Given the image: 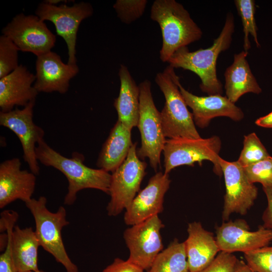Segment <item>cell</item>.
<instances>
[{"label":"cell","mask_w":272,"mask_h":272,"mask_svg":"<svg viewBox=\"0 0 272 272\" xmlns=\"http://www.w3.org/2000/svg\"><path fill=\"white\" fill-rule=\"evenodd\" d=\"M0 272H17L12 258L11 235L9 236L7 246L0 255Z\"/></svg>","instance_id":"obj_34"},{"label":"cell","mask_w":272,"mask_h":272,"mask_svg":"<svg viewBox=\"0 0 272 272\" xmlns=\"http://www.w3.org/2000/svg\"><path fill=\"white\" fill-rule=\"evenodd\" d=\"M179 88L187 106L192 110L195 125L199 128L207 127L211 120L216 117H227L236 121H240L244 117L242 110L226 96H198L185 89L180 83Z\"/></svg>","instance_id":"obj_18"},{"label":"cell","mask_w":272,"mask_h":272,"mask_svg":"<svg viewBox=\"0 0 272 272\" xmlns=\"http://www.w3.org/2000/svg\"><path fill=\"white\" fill-rule=\"evenodd\" d=\"M259 126L266 128H272V112L267 115L258 118L255 122Z\"/></svg>","instance_id":"obj_36"},{"label":"cell","mask_w":272,"mask_h":272,"mask_svg":"<svg viewBox=\"0 0 272 272\" xmlns=\"http://www.w3.org/2000/svg\"><path fill=\"white\" fill-rule=\"evenodd\" d=\"M221 145L220 139L216 135L206 139H169L163 150L164 173L169 174L178 166H193L195 162L201 166L203 161L208 160L213 164L214 172L220 176L223 174L219 163Z\"/></svg>","instance_id":"obj_7"},{"label":"cell","mask_w":272,"mask_h":272,"mask_svg":"<svg viewBox=\"0 0 272 272\" xmlns=\"http://www.w3.org/2000/svg\"><path fill=\"white\" fill-rule=\"evenodd\" d=\"M137 145L132 143L124 161L112 173L106 208L109 216H117L129 206L146 174L147 164L138 157Z\"/></svg>","instance_id":"obj_8"},{"label":"cell","mask_w":272,"mask_h":272,"mask_svg":"<svg viewBox=\"0 0 272 272\" xmlns=\"http://www.w3.org/2000/svg\"><path fill=\"white\" fill-rule=\"evenodd\" d=\"M150 17L157 22L162 36L160 51L162 61L168 62L178 49L199 40L200 28L183 5L175 0H156L151 7Z\"/></svg>","instance_id":"obj_3"},{"label":"cell","mask_w":272,"mask_h":272,"mask_svg":"<svg viewBox=\"0 0 272 272\" xmlns=\"http://www.w3.org/2000/svg\"><path fill=\"white\" fill-rule=\"evenodd\" d=\"M238 260L232 253L220 251L208 265L197 272H235Z\"/></svg>","instance_id":"obj_32"},{"label":"cell","mask_w":272,"mask_h":272,"mask_svg":"<svg viewBox=\"0 0 272 272\" xmlns=\"http://www.w3.org/2000/svg\"><path fill=\"white\" fill-rule=\"evenodd\" d=\"M234 29V16L229 13L220 34L211 46L194 51H190L187 47H182L167 62L174 69L182 68L196 74L201 80L202 92L209 95H222L223 85L217 75V60L219 54L230 47Z\"/></svg>","instance_id":"obj_1"},{"label":"cell","mask_w":272,"mask_h":272,"mask_svg":"<svg viewBox=\"0 0 272 272\" xmlns=\"http://www.w3.org/2000/svg\"><path fill=\"white\" fill-rule=\"evenodd\" d=\"M131 131L116 121L99 153L97 161L99 169L112 173L124 161L132 144Z\"/></svg>","instance_id":"obj_23"},{"label":"cell","mask_w":272,"mask_h":272,"mask_svg":"<svg viewBox=\"0 0 272 272\" xmlns=\"http://www.w3.org/2000/svg\"><path fill=\"white\" fill-rule=\"evenodd\" d=\"M237 11L240 16L244 32V50L248 52L251 48L249 35H251L257 47H259L257 38V27L255 20V4L253 0L234 1Z\"/></svg>","instance_id":"obj_26"},{"label":"cell","mask_w":272,"mask_h":272,"mask_svg":"<svg viewBox=\"0 0 272 272\" xmlns=\"http://www.w3.org/2000/svg\"><path fill=\"white\" fill-rule=\"evenodd\" d=\"M216 239L220 251L243 253L268 246L272 241V231L259 226L251 231L243 219L223 222L216 227Z\"/></svg>","instance_id":"obj_14"},{"label":"cell","mask_w":272,"mask_h":272,"mask_svg":"<svg viewBox=\"0 0 272 272\" xmlns=\"http://www.w3.org/2000/svg\"><path fill=\"white\" fill-rule=\"evenodd\" d=\"M219 163L226 187L222 212V218L225 222L233 213L245 215L254 205L258 189L249 181L243 168L237 161L229 162L220 157Z\"/></svg>","instance_id":"obj_12"},{"label":"cell","mask_w":272,"mask_h":272,"mask_svg":"<svg viewBox=\"0 0 272 272\" xmlns=\"http://www.w3.org/2000/svg\"><path fill=\"white\" fill-rule=\"evenodd\" d=\"M270 156L259 139L254 132L244 136L243 148L237 161L244 167Z\"/></svg>","instance_id":"obj_27"},{"label":"cell","mask_w":272,"mask_h":272,"mask_svg":"<svg viewBox=\"0 0 272 272\" xmlns=\"http://www.w3.org/2000/svg\"><path fill=\"white\" fill-rule=\"evenodd\" d=\"M248 54L244 50L235 54L233 63L225 72L226 96L234 103L246 93L262 92L246 59Z\"/></svg>","instance_id":"obj_21"},{"label":"cell","mask_w":272,"mask_h":272,"mask_svg":"<svg viewBox=\"0 0 272 272\" xmlns=\"http://www.w3.org/2000/svg\"><path fill=\"white\" fill-rule=\"evenodd\" d=\"M35 80V75L22 64L0 78L1 111H10L18 106L24 107L36 100L39 92L34 86Z\"/></svg>","instance_id":"obj_19"},{"label":"cell","mask_w":272,"mask_h":272,"mask_svg":"<svg viewBox=\"0 0 272 272\" xmlns=\"http://www.w3.org/2000/svg\"><path fill=\"white\" fill-rule=\"evenodd\" d=\"M140 115L138 127L141 146L137 150L140 159L148 158L151 167L156 171L160 165L161 154L166 142L160 112L156 108L151 91V83L145 80L139 85Z\"/></svg>","instance_id":"obj_6"},{"label":"cell","mask_w":272,"mask_h":272,"mask_svg":"<svg viewBox=\"0 0 272 272\" xmlns=\"http://www.w3.org/2000/svg\"><path fill=\"white\" fill-rule=\"evenodd\" d=\"M170 182L169 174L162 172L151 177L147 186L139 191L125 209V223L132 226L161 213L163 210L164 195Z\"/></svg>","instance_id":"obj_15"},{"label":"cell","mask_w":272,"mask_h":272,"mask_svg":"<svg viewBox=\"0 0 272 272\" xmlns=\"http://www.w3.org/2000/svg\"><path fill=\"white\" fill-rule=\"evenodd\" d=\"M26 272H45V271L39 269L38 271H26Z\"/></svg>","instance_id":"obj_38"},{"label":"cell","mask_w":272,"mask_h":272,"mask_svg":"<svg viewBox=\"0 0 272 272\" xmlns=\"http://www.w3.org/2000/svg\"><path fill=\"white\" fill-rule=\"evenodd\" d=\"M35 100L31 101L22 109L16 108L8 112H0L1 125L12 131L19 139L23 158L30 171L38 175L40 168L36 154L38 143L44 135L42 128L33 121V109Z\"/></svg>","instance_id":"obj_13"},{"label":"cell","mask_w":272,"mask_h":272,"mask_svg":"<svg viewBox=\"0 0 272 272\" xmlns=\"http://www.w3.org/2000/svg\"><path fill=\"white\" fill-rule=\"evenodd\" d=\"M148 272H189L184 242L174 239L159 253Z\"/></svg>","instance_id":"obj_25"},{"label":"cell","mask_w":272,"mask_h":272,"mask_svg":"<svg viewBox=\"0 0 272 272\" xmlns=\"http://www.w3.org/2000/svg\"><path fill=\"white\" fill-rule=\"evenodd\" d=\"M235 272H253L246 263L243 260H238Z\"/></svg>","instance_id":"obj_37"},{"label":"cell","mask_w":272,"mask_h":272,"mask_svg":"<svg viewBox=\"0 0 272 272\" xmlns=\"http://www.w3.org/2000/svg\"><path fill=\"white\" fill-rule=\"evenodd\" d=\"M20 51L40 56L51 51L56 42L55 35L44 21L37 16L17 15L2 30Z\"/></svg>","instance_id":"obj_10"},{"label":"cell","mask_w":272,"mask_h":272,"mask_svg":"<svg viewBox=\"0 0 272 272\" xmlns=\"http://www.w3.org/2000/svg\"><path fill=\"white\" fill-rule=\"evenodd\" d=\"M243 168L250 182H258L263 187L272 188V157L270 156Z\"/></svg>","instance_id":"obj_29"},{"label":"cell","mask_w":272,"mask_h":272,"mask_svg":"<svg viewBox=\"0 0 272 272\" xmlns=\"http://www.w3.org/2000/svg\"><path fill=\"white\" fill-rule=\"evenodd\" d=\"M15 44L8 37L0 36V78L16 69L19 65L18 51Z\"/></svg>","instance_id":"obj_28"},{"label":"cell","mask_w":272,"mask_h":272,"mask_svg":"<svg viewBox=\"0 0 272 272\" xmlns=\"http://www.w3.org/2000/svg\"><path fill=\"white\" fill-rule=\"evenodd\" d=\"M93 13L91 5L84 2L69 6L52 5L43 1L35 11V15L42 20L50 21L54 25L57 34L65 41L68 51L67 63L70 64H77L76 47L80 24Z\"/></svg>","instance_id":"obj_9"},{"label":"cell","mask_w":272,"mask_h":272,"mask_svg":"<svg viewBox=\"0 0 272 272\" xmlns=\"http://www.w3.org/2000/svg\"><path fill=\"white\" fill-rule=\"evenodd\" d=\"M46 204L47 199L44 196L38 199L32 198L25 203L34 218L35 231L40 245L64 267L66 272H79L77 266L69 256L62 240L61 231L70 224L66 210L60 206L56 212H51Z\"/></svg>","instance_id":"obj_5"},{"label":"cell","mask_w":272,"mask_h":272,"mask_svg":"<svg viewBox=\"0 0 272 272\" xmlns=\"http://www.w3.org/2000/svg\"><path fill=\"white\" fill-rule=\"evenodd\" d=\"M119 93L114 102L118 120L130 130L137 126L140 115V90L127 67L121 64L118 71Z\"/></svg>","instance_id":"obj_22"},{"label":"cell","mask_w":272,"mask_h":272,"mask_svg":"<svg viewBox=\"0 0 272 272\" xmlns=\"http://www.w3.org/2000/svg\"><path fill=\"white\" fill-rule=\"evenodd\" d=\"M164 227L156 215L126 229L123 238L129 250L127 260L144 270H148L163 250L161 230Z\"/></svg>","instance_id":"obj_11"},{"label":"cell","mask_w":272,"mask_h":272,"mask_svg":"<svg viewBox=\"0 0 272 272\" xmlns=\"http://www.w3.org/2000/svg\"><path fill=\"white\" fill-rule=\"evenodd\" d=\"M147 3V0H117L113 7L121 21L130 24L143 15Z\"/></svg>","instance_id":"obj_30"},{"label":"cell","mask_w":272,"mask_h":272,"mask_svg":"<svg viewBox=\"0 0 272 272\" xmlns=\"http://www.w3.org/2000/svg\"><path fill=\"white\" fill-rule=\"evenodd\" d=\"M188 236L184 242L189 272H197L208 265L220 251L216 237L199 222L188 225Z\"/></svg>","instance_id":"obj_20"},{"label":"cell","mask_w":272,"mask_h":272,"mask_svg":"<svg viewBox=\"0 0 272 272\" xmlns=\"http://www.w3.org/2000/svg\"><path fill=\"white\" fill-rule=\"evenodd\" d=\"M20 159L6 160L0 164V208L20 199L25 203L32 197L36 177L31 171L21 170Z\"/></svg>","instance_id":"obj_17"},{"label":"cell","mask_w":272,"mask_h":272,"mask_svg":"<svg viewBox=\"0 0 272 272\" xmlns=\"http://www.w3.org/2000/svg\"><path fill=\"white\" fill-rule=\"evenodd\" d=\"M246 264L253 272H272V246L244 253Z\"/></svg>","instance_id":"obj_31"},{"label":"cell","mask_w":272,"mask_h":272,"mask_svg":"<svg viewBox=\"0 0 272 272\" xmlns=\"http://www.w3.org/2000/svg\"><path fill=\"white\" fill-rule=\"evenodd\" d=\"M40 246L32 227L16 226L12 233V258L17 272L38 271V251Z\"/></svg>","instance_id":"obj_24"},{"label":"cell","mask_w":272,"mask_h":272,"mask_svg":"<svg viewBox=\"0 0 272 272\" xmlns=\"http://www.w3.org/2000/svg\"><path fill=\"white\" fill-rule=\"evenodd\" d=\"M155 81L165 99L160 112L165 137L169 139L201 138L196 128L192 114L188 110L179 90L180 79L174 68L169 65L163 72L156 75Z\"/></svg>","instance_id":"obj_4"},{"label":"cell","mask_w":272,"mask_h":272,"mask_svg":"<svg viewBox=\"0 0 272 272\" xmlns=\"http://www.w3.org/2000/svg\"><path fill=\"white\" fill-rule=\"evenodd\" d=\"M37 160L43 165L52 167L64 175L69 182L64 204L73 205L80 190L93 188L109 194L111 174L101 169L90 168L84 163V156L74 152L71 158H66L41 140L37 145Z\"/></svg>","instance_id":"obj_2"},{"label":"cell","mask_w":272,"mask_h":272,"mask_svg":"<svg viewBox=\"0 0 272 272\" xmlns=\"http://www.w3.org/2000/svg\"><path fill=\"white\" fill-rule=\"evenodd\" d=\"M34 86L38 92L65 93L70 81L79 72L77 64L64 63L55 52L49 51L37 57Z\"/></svg>","instance_id":"obj_16"},{"label":"cell","mask_w":272,"mask_h":272,"mask_svg":"<svg viewBox=\"0 0 272 272\" xmlns=\"http://www.w3.org/2000/svg\"><path fill=\"white\" fill-rule=\"evenodd\" d=\"M141 267L129 261L116 258L102 272H144Z\"/></svg>","instance_id":"obj_33"},{"label":"cell","mask_w":272,"mask_h":272,"mask_svg":"<svg viewBox=\"0 0 272 272\" xmlns=\"http://www.w3.org/2000/svg\"><path fill=\"white\" fill-rule=\"evenodd\" d=\"M267 200V206L263 212L262 219L264 228L272 231V188L263 187Z\"/></svg>","instance_id":"obj_35"}]
</instances>
